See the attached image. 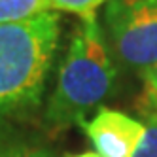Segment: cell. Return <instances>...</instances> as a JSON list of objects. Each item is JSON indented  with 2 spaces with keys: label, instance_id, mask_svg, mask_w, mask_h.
I'll return each mask as SVG.
<instances>
[{
  "label": "cell",
  "instance_id": "9c48e42d",
  "mask_svg": "<svg viewBox=\"0 0 157 157\" xmlns=\"http://www.w3.org/2000/svg\"><path fill=\"white\" fill-rule=\"evenodd\" d=\"M144 100L142 106H150L157 110V64L151 66L144 74Z\"/></svg>",
  "mask_w": 157,
  "mask_h": 157
},
{
  "label": "cell",
  "instance_id": "6da1fadb",
  "mask_svg": "<svg viewBox=\"0 0 157 157\" xmlns=\"http://www.w3.org/2000/svg\"><path fill=\"white\" fill-rule=\"evenodd\" d=\"M61 34L55 12L0 25V117L34 110Z\"/></svg>",
  "mask_w": 157,
  "mask_h": 157
},
{
  "label": "cell",
  "instance_id": "5b68a950",
  "mask_svg": "<svg viewBox=\"0 0 157 157\" xmlns=\"http://www.w3.org/2000/svg\"><path fill=\"white\" fill-rule=\"evenodd\" d=\"M0 157H57L44 144L10 129H0Z\"/></svg>",
  "mask_w": 157,
  "mask_h": 157
},
{
  "label": "cell",
  "instance_id": "ba28073f",
  "mask_svg": "<svg viewBox=\"0 0 157 157\" xmlns=\"http://www.w3.org/2000/svg\"><path fill=\"white\" fill-rule=\"evenodd\" d=\"M48 2L51 10L76 13L82 17V21H95L98 8L110 0H48Z\"/></svg>",
  "mask_w": 157,
  "mask_h": 157
},
{
  "label": "cell",
  "instance_id": "277c9868",
  "mask_svg": "<svg viewBox=\"0 0 157 157\" xmlns=\"http://www.w3.org/2000/svg\"><path fill=\"white\" fill-rule=\"evenodd\" d=\"M82 127L95 151L102 157H132L146 132V125L123 112L100 108L91 121Z\"/></svg>",
  "mask_w": 157,
  "mask_h": 157
},
{
  "label": "cell",
  "instance_id": "3957f363",
  "mask_svg": "<svg viewBox=\"0 0 157 157\" xmlns=\"http://www.w3.org/2000/svg\"><path fill=\"white\" fill-rule=\"evenodd\" d=\"M106 23L121 64L140 74L157 64V2H138L106 13Z\"/></svg>",
  "mask_w": 157,
  "mask_h": 157
},
{
  "label": "cell",
  "instance_id": "30bf717a",
  "mask_svg": "<svg viewBox=\"0 0 157 157\" xmlns=\"http://www.w3.org/2000/svg\"><path fill=\"white\" fill-rule=\"evenodd\" d=\"M138 2H157V0H110L108 8H106V13H114L119 12V10H125L129 6H134Z\"/></svg>",
  "mask_w": 157,
  "mask_h": 157
},
{
  "label": "cell",
  "instance_id": "8992f818",
  "mask_svg": "<svg viewBox=\"0 0 157 157\" xmlns=\"http://www.w3.org/2000/svg\"><path fill=\"white\" fill-rule=\"evenodd\" d=\"M51 12L48 0H0V25Z\"/></svg>",
  "mask_w": 157,
  "mask_h": 157
},
{
  "label": "cell",
  "instance_id": "7a4b0ae2",
  "mask_svg": "<svg viewBox=\"0 0 157 157\" xmlns=\"http://www.w3.org/2000/svg\"><path fill=\"white\" fill-rule=\"evenodd\" d=\"M114 83L116 64L97 19L82 21L59 68L57 85L46 108V123L53 131L82 125L89 112L112 95Z\"/></svg>",
  "mask_w": 157,
  "mask_h": 157
},
{
  "label": "cell",
  "instance_id": "8fae6325",
  "mask_svg": "<svg viewBox=\"0 0 157 157\" xmlns=\"http://www.w3.org/2000/svg\"><path fill=\"white\" fill-rule=\"evenodd\" d=\"M70 157H102V155H98L97 151H83V153H78V155H70Z\"/></svg>",
  "mask_w": 157,
  "mask_h": 157
},
{
  "label": "cell",
  "instance_id": "52a82bcc",
  "mask_svg": "<svg viewBox=\"0 0 157 157\" xmlns=\"http://www.w3.org/2000/svg\"><path fill=\"white\" fill-rule=\"evenodd\" d=\"M140 110L146 119V132L132 157H157V110L150 106H140Z\"/></svg>",
  "mask_w": 157,
  "mask_h": 157
}]
</instances>
